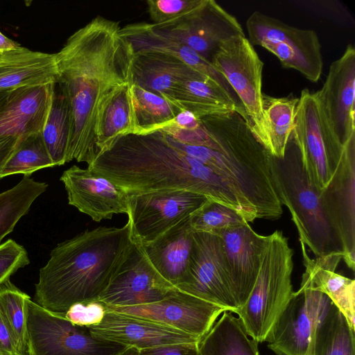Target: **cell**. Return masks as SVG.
<instances>
[{"label":"cell","mask_w":355,"mask_h":355,"mask_svg":"<svg viewBox=\"0 0 355 355\" xmlns=\"http://www.w3.org/2000/svg\"><path fill=\"white\" fill-rule=\"evenodd\" d=\"M132 58L119 23L101 16L73 33L55 53L56 83L69 103L73 121L67 162L89 165L97 156L99 113L116 90L132 83Z\"/></svg>","instance_id":"cell-1"},{"label":"cell","mask_w":355,"mask_h":355,"mask_svg":"<svg viewBox=\"0 0 355 355\" xmlns=\"http://www.w3.org/2000/svg\"><path fill=\"white\" fill-rule=\"evenodd\" d=\"M88 168L128 193L187 191L245 214L236 196L210 169L173 146L160 130L118 138Z\"/></svg>","instance_id":"cell-2"},{"label":"cell","mask_w":355,"mask_h":355,"mask_svg":"<svg viewBox=\"0 0 355 355\" xmlns=\"http://www.w3.org/2000/svg\"><path fill=\"white\" fill-rule=\"evenodd\" d=\"M132 221L121 227L87 230L58 243L40 268L35 302L64 315L73 304L98 301L133 243Z\"/></svg>","instance_id":"cell-3"},{"label":"cell","mask_w":355,"mask_h":355,"mask_svg":"<svg viewBox=\"0 0 355 355\" xmlns=\"http://www.w3.org/2000/svg\"><path fill=\"white\" fill-rule=\"evenodd\" d=\"M275 189L282 205L289 210L299 241L315 257L342 252L339 239L324 211L320 192L310 182L291 135L282 158L271 157Z\"/></svg>","instance_id":"cell-4"},{"label":"cell","mask_w":355,"mask_h":355,"mask_svg":"<svg viewBox=\"0 0 355 355\" xmlns=\"http://www.w3.org/2000/svg\"><path fill=\"white\" fill-rule=\"evenodd\" d=\"M293 257L282 231L265 236L255 284L236 313L247 334L258 343L268 342L293 295Z\"/></svg>","instance_id":"cell-5"},{"label":"cell","mask_w":355,"mask_h":355,"mask_svg":"<svg viewBox=\"0 0 355 355\" xmlns=\"http://www.w3.org/2000/svg\"><path fill=\"white\" fill-rule=\"evenodd\" d=\"M24 311L30 355H123L130 347L93 336L87 327L45 309L29 296Z\"/></svg>","instance_id":"cell-6"},{"label":"cell","mask_w":355,"mask_h":355,"mask_svg":"<svg viewBox=\"0 0 355 355\" xmlns=\"http://www.w3.org/2000/svg\"><path fill=\"white\" fill-rule=\"evenodd\" d=\"M211 63L226 79L238 97L252 132L266 148L268 125L263 108V62L245 36L222 42Z\"/></svg>","instance_id":"cell-7"},{"label":"cell","mask_w":355,"mask_h":355,"mask_svg":"<svg viewBox=\"0 0 355 355\" xmlns=\"http://www.w3.org/2000/svg\"><path fill=\"white\" fill-rule=\"evenodd\" d=\"M246 29L251 44L274 54L283 67L298 71L313 83L320 80L323 61L314 31L291 26L259 11L249 16Z\"/></svg>","instance_id":"cell-8"},{"label":"cell","mask_w":355,"mask_h":355,"mask_svg":"<svg viewBox=\"0 0 355 355\" xmlns=\"http://www.w3.org/2000/svg\"><path fill=\"white\" fill-rule=\"evenodd\" d=\"M292 137L310 182L320 193L336 171L343 146L329 130L316 93L308 89H304L298 98Z\"/></svg>","instance_id":"cell-9"},{"label":"cell","mask_w":355,"mask_h":355,"mask_svg":"<svg viewBox=\"0 0 355 355\" xmlns=\"http://www.w3.org/2000/svg\"><path fill=\"white\" fill-rule=\"evenodd\" d=\"M149 25L156 33L184 44L209 62L222 42L245 36L237 19L214 0H202L175 19Z\"/></svg>","instance_id":"cell-10"},{"label":"cell","mask_w":355,"mask_h":355,"mask_svg":"<svg viewBox=\"0 0 355 355\" xmlns=\"http://www.w3.org/2000/svg\"><path fill=\"white\" fill-rule=\"evenodd\" d=\"M178 290L236 313L220 238L205 232H193V245L187 275Z\"/></svg>","instance_id":"cell-11"},{"label":"cell","mask_w":355,"mask_h":355,"mask_svg":"<svg viewBox=\"0 0 355 355\" xmlns=\"http://www.w3.org/2000/svg\"><path fill=\"white\" fill-rule=\"evenodd\" d=\"M331 302L324 294L300 286L268 340L277 355H313L318 327Z\"/></svg>","instance_id":"cell-12"},{"label":"cell","mask_w":355,"mask_h":355,"mask_svg":"<svg viewBox=\"0 0 355 355\" xmlns=\"http://www.w3.org/2000/svg\"><path fill=\"white\" fill-rule=\"evenodd\" d=\"M129 194L128 217L133 238L141 244L154 241L189 217L208 198L187 191H159Z\"/></svg>","instance_id":"cell-13"},{"label":"cell","mask_w":355,"mask_h":355,"mask_svg":"<svg viewBox=\"0 0 355 355\" xmlns=\"http://www.w3.org/2000/svg\"><path fill=\"white\" fill-rule=\"evenodd\" d=\"M328 220L341 244L343 260L355 268V133L343 146L340 161L320 193Z\"/></svg>","instance_id":"cell-14"},{"label":"cell","mask_w":355,"mask_h":355,"mask_svg":"<svg viewBox=\"0 0 355 355\" xmlns=\"http://www.w3.org/2000/svg\"><path fill=\"white\" fill-rule=\"evenodd\" d=\"M175 289L155 269L141 244L134 239L125 260L98 301L110 306L141 305L159 301Z\"/></svg>","instance_id":"cell-15"},{"label":"cell","mask_w":355,"mask_h":355,"mask_svg":"<svg viewBox=\"0 0 355 355\" xmlns=\"http://www.w3.org/2000/svg\"><path fill=\"white\" fill-rule=\"evenodd\" d=\"M107 310L148 319L198 338L209 331L226 310L178 288L165 298L152 303L129 306H105Z\"/></svg>","instance_id":"cell-16"},{"label":"cell","mask_w":355,"mask_h":355,"mask_svg":"<svg viewBox=\"0 0 355 355\" xmlns=\"http://www.w3.org/2000/svg\"><path fill=\"white\" fill-rule=\"evenodd\" d=\"M315 93L329 130L343 146L355 133V49L351 44L331 64L322 87Z\"/></svg>","instance_id":"cell-17"},{"label":"cell","mask_w":355,"mask_h":355,"mask_svg":"<svg viewBox=\"0 0 355 355\" xmlns=\"http://www.w3.org/2000/svg\"><path fill=\"white\" fill-rule=\"evenodd\" d=\"M68 203L96 222L129 212V194L104 176L73 165L60 177Z\"/></svg>","instance_id":"cell-18"},{"label":"cell","mask_w":355,"mask_h":355,"mask_svg":"<svg viewBox=\"0 0 355 355\" xmlns=\"http://www.w3.org/2000/svg\"><path fill=\"white\" fill-rule=\"evenodd\" d=\"M87 327L97 338L138 349L200 342L198 338L166 324L107 309L100 323Z\"/></svg>","instance_id":"cell-19"},{"label":"cell","mask_w":355,"mask_h":355,"mask_svg":"<svg viewBox=\"0 0 355 355\" xmlns=\"http://www.w3.org/2000/svg\"><path fill=\"white\" fill-rule=\"evenodd\" d=\"M216 234L221 239L232 293L239 309L255 284L265 236L257 233L247 222Z\"/></svg>","instance_id":"cell-20"},{"label":"cell","mask_w":355,"mask_h":355,"mask_svg":"<svg viewBox=\"0 0 355 355\" xmlns=\"http://www.w3.org/2000/svg\"><path fill=\"white\" fill-rule=\"evenodd\" d=\"M56 83L26 86L10 91L0 106V137L42 132Z\"/></svg>","instance_id":"cell-21"},{"label":"cell","mask_w":355,"mask_h":355,"mask_svg":"<svg viewBox=\"0 0 355 355\" xmlns=\"http://www.w3.org/2000/svg\"><path fill=\"white\" fill-rule=\"evenodd\" d=\"M300 243L304 266L300 286L327 295L355 330V281L336 272L343 259V253L311 258L306 246Z\"/></svg>","instance_id":"cell-22"},{"label":"cell","mask_w":355,"mask_h":355,"mask_svg":"<svg viewBox=\"0 0 355 355\" xmlns=\"http://www.w3.org/2000/svg\"><path fill=\"white\" fill-rule=\"evenodd\" d=\"M131 72L132 83L173 103L180 83L204 75L171 54L154 51L133 52Z\"/></svg>","instance_id":"cell-23"},{"label":"cell","mask_w":355,"mask_h":355,"mask_svg":"<svg viewBox=\"0 0 355 355\" xmlns=\"http://www.w3.org/2000/svg\"><path fill=\"white\" fill-rule=\"evenodd\" d=\"M189 217L154 241L141 244L155 269L175 287L182 282L188 269L193 234Z\"/></svg>","instance_id":"cell-24"},{"label":"cell","mask_w":355,"mask_h":355,"mask_svg":"<svg viewBox=\"0 0 355 355\" xmlns=\"http://www.w3.org/2000/svg\"><path fill=\"white\" fill-rule=\"evenodd\" d=\"M55 53L33 51L22 46L0 54V93L57 83Z\"/></svg>","instance_id":"cell-25"},{"label":"cell","mask_w":355,"mask_h":355,"mask_svg":"<svg viewBox=\"0 0 355 355\" xmlns=\"http://www.w3.org/2000/svg\"><path fill=\"white\" fill-rule=\"evenodd\" d=\"M121 34L131 44L133 52L154 51L171 54L216 81L240 104L238 97L225 77L211 62L190 47L156 33L149 24L144 22L130 24L121 28Z\"/></svg>","instance_id":"cell-26"},{"label":"cell","mask_w":355,"mask_h":355,"mask_svg":"<svg viewBox=\"0 0 355 355\" xmlns=\"http://www.w3.org/2000/svg\"><path fill=\"white\" fill-rule=\"evenodd\" d=\"M173 102L198 118L244 110L218 83L205 75L180 83Z\"/></svg>","instance_id":"cell-27"},{"label":"cell","mask_w":355,"mask_h":355,"mask_svg":"<svg viewBox=\"0 0 355 355\" xmlns=\"http://www.w3.org/2000/svg\"><path fill=\"white\" fill-rule=\"evenodd\" d=\"M258 342L250 337L239 318L225 311L198 343L200 355H259Z\"/></svg>","instance_id":"cell-28"},{"label":"cell","mask_w":355,"mask_h":355,"mask_svg":"<svg viewBox=\"0 0 355 355\" xmlns=\"http://www.w3.org/2000/svg\"><path fill=\"white\" fill-rule=\"evenodd\" d=\"M131 84H125L116 90L101 110L96 130L98 154L108 149L118 138L134 134Z\"/></svg>","instance_id":"cell-29"},{"label":"cell","mask_w":355,"mask_h":355,"mask_svg":"<svg viewBox=\"0 0 355 355\" xmlns=\"http://www.w3.org/2000/svg\"><path fill=\"white\" fill-rule=\"evenodd\" d=\"M134 134L144 135L159 130L184 111L164 98L132 83L130 88Z\"/></svg>","instance_id":"cell-30"},{"label":"cell","mask_w":355,"mask_h":355,"mask_svg":"<svg viewBox=\"0 0 355 355\" xmlns=\"http://www.w3.org/2000/svg\"><path fill=\"white\" fill-rule=\"evenodd\" d=\"M73 130L69 103L55 83L51 105L42 135L54 166L67 163Z\"/></svg>","instance_id":"cell-31"},{"label":"cell","mask_w":355,"mask_h":355,"mask_svg":"<svg viewBox=\"0 0 355 355\" xmlns=\"http://www.w3.org/2000/svg\"><path fill=\"white\" fill-rule=\"evenodd\" d=\"M298 98L272 97L263 94V108L268 125L266 150L277 158H282L295 127Z\"/></svg>","instance_id":"cell-32"},{"label":"cell","mask_w":355,"mask_h":355,"mask_svg":"<svg viewBox=\"0 0 355 355\" xmlns=\"http://www.w3.org/2000/svg\"><path fill=\"white\" fill-rule=\"evenodd\" d=\"M354 331L331 302L316 331L313 355H355Z\"/></svg>","instance_id":"cell-33"},{"label":"cell","mask_w":355,"mask_h":355,"mask_svg":"<svg viewBox=\"0 0 355 355\" xmlns=\"http://www.w3.org/2000/svg\"><path fill=\"white\" fill-rule=\"evenodd\" d=\"M47 187L45 182L24 176L15 186L0 193V245Z\"/></svg>","instance_id":"cell-34"},{"label":"cell","mask_w":355,"mask_h":355,"mask_svg":"<svg viewBox=\"0 0 355 355\" xmlns=\"http://www.w3.org/2000/svg\"><path fill=\"white\" fill-rule=\"evenodd\" d=\"M52 166L54 164L42 132L26 135L19 137L2 170L1 178L15 174L29 177L36 171Z\"/></svg>","instance_id":"cell-35"},{"label":"cell","mask_w":355,"mask_h":355,"mask_svg":"<svg viewBox=\"0 0 355 355\" xmlns=\"http://www.w3.org/2000/svg\"><path fill=\"white\" fill-rule=\"evenodd\" d=\"M28 296L10 280L0 284V313L19 355H30L24 311Z\"/></svg>","instance_id":"cell-36"},{"label":"cell","mask_w":355,"mask_h":355,"mask_svg":"<svg viewBox=\"0 0 355 355\" xmlns=\"http://www.w3.org/2000/svg\"><path fill=\"white\" fill-rule=\"evenodd\" d=\"M189 222L193 232L216 234L246 221L234 210L207 199L190 216Z\"/></svg>","instance_id":"cell-37"},{"label":"cell","mask_w":355,"mask_h":355,"mask_svg":"<svg viewBox=\"0 0 355 355\" xmlns=\"http://www.w3.org/2000/svg\"><path fill=\"white\" fill-rule=\"evenodd\" d=\"M202 0H148V12L153 24L175 19L198 6Z\"/></svg>","instance_id":"cell-38"},{"label":"cell","mask_w":355,"mask_h":355,"mask_svg":"<svg viewBox=\"0 0 355 355\" xmlns=\"http://www.w3.org/2000/svg\"><path fill=\"white\" fill-rule=\"evenodd\" d=\"M30 263L26 249L12 239L0 245V284Z\"/></svg>","instance_id":"cell-39"},{"label":"cell","mask_w":355,"mask_h":355,"mask_svg":"<svg viewBox=\"0 0 355 355\" xmlns=\"http://www.w3.org/2000/svg\"><path fill=\"white\" fill-rule=\"evenodd\" d=\"M105 313V304L99 301H91L76 303L62 315L76 325L89 327L100 323Z\"/></svg>","instance_id":"cell-40"},{"label":"cell","mask_w":355,"mask_h":355,"mask_svg":"<svg viewBox=\"0 0 355 355\" xmlns=\"http://www.w3.org/2000/svg\"><path fill=\"white\" fill-rule=\"evenodd\" d=\"M123 355H200L198 343L170 344L138 349L129 347Z\"/></svg>","instance_id":"cell-41"},{"label":"cell","mask_w":355,"mask_h":355,"mask_svg":"<svg viewBox=\"0 0 355 355\" xmlns=\"http://www.w3.org/2000/svg\"><path fill=\"white\" fill-rule=\"evenodd\" d=\"M19 137H0V180L2 170L13 152Z\"/></svg>","instance_id":"cell-42"},{"label":"cell","mask_w":355,"mask_h":355,"mask_svg":"<svg viewBox=\"0 0 355 355\" xmlns=\"http://www.w3.org/2000/svg\"><path fill=\"white\" fill-rule=\"evenodd\" d=\"M0 355H19L0 313Z\"/></svg>","instance_id":"cell-43"},{"label":"cell","mask_w":355,"mask_h":355,"mask_svg":"<svg viewBox=\"0 0 355 355\" xmlns=\"http://www.w3.org/2000/svg\"><path fill=\"white\" fill-rule=\"evenodd\" d=\"M172 123L178 128L183 129H192L198 127L201 121L192 112L184 110L179 113L172 121Z\"/></svg>","instance_id":"cell-44"},{"label":"cell","mask_w":355,"mask_h":355,"mask_svg":"<svg viewBox=\"0 0 355 355\" xmlns=\"http://www.w3.org/2000/svg\"><path fill=\"white\" fill-rule=\"evenodd\" d=\"M21 45L5 36L0 31V54L20 48Z\"/></svg>","instance_id":"cell-45"},{"label":"cell","mask_w":355,"mask_h":355,"mask_svg":"<svg viewBox=\"0 0 355 355\" xmlns=\"http://www.w3.org/2000/svg\"><path fill=\"white\" fill-rule=\"evenodd\" d=\"M9 92L0 93V106L5 102L6 100Z\"/></svg>","instance_id":"cell-46"}]
</instances>
